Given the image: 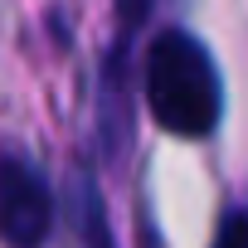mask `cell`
<instances>
[{
	"instance_id": "obj_1",
	"label": "cell",
	"mask_w": 248,
	"mask_h": 248,
	"mask_svg": "<svg viewBox=\"0 0 248 248\" xmlns=\"http://www.w3.org/2000/svg\"><path fill=\"white\" fill-rule=\"evenodd\" d=\"M146 107L170 137H209L224 117V83L209 49L185 30H161L146 49Z\"/></svg>"
},
{
	"instance_id": "obj_2",
	"label": "cell",
	"mask_w": 248,
	"mask_h": 248,
	"mask_svg": "<svg viewBox=\"0 0 248 248\" xmlns=\"http://www.w3.org/2000/svg\"><path fill=\"white\" fill-rule=\"evenodd\" d=\"M49 229H54V195L44 170L20 151H0V238L10 248H39Z\"/></svg>"
},
{
	"instance_id": "obj_3",
	"label": "cell",
	"mask_w": 248,
	"mask_h": 248,
	"mask_svg": "<svg viewBox=\"0 0 248 248\" xmlns=\"http://www.w3.org/2000/svg\"><path fill=\"white\" fill-rule=\"evenodd\" d=\"M78 195H83V243L88 248H112V233H107V219H102V204H97L93 185H83Z\"/></svg>"
},
{
	"instance_id": "obj_4",
	"label": "cell",
	"mask_w": 248,
	"mask_h": 248,
	"mask_svg": "<svg viewBox=\"0 0 248 248\" xmlns=\"http://www.w3.org/2000/svg\"><path fill=\"white\" fill-rule=\"evenodd\" d=\"M209 248H248V209H229Z\"/></svg>"
}]
</instances>
